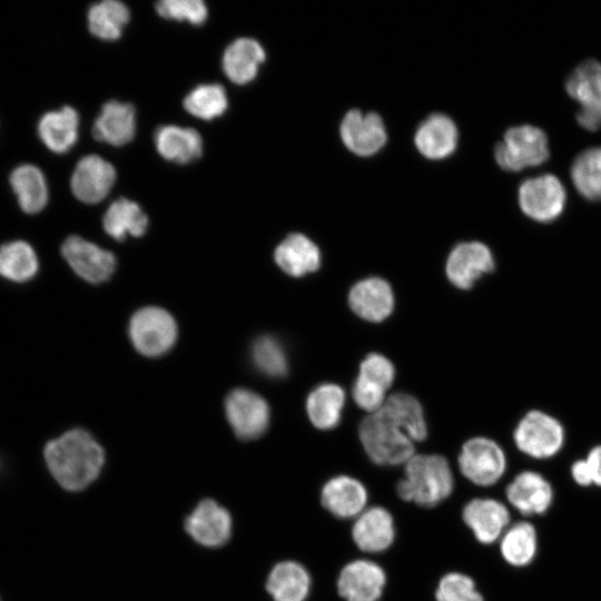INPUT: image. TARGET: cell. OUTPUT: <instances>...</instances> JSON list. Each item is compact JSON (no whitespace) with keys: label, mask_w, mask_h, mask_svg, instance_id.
Segmentation results:
<instances>
[{"label":"cell","mask_w":601,"mask_h":601,"mask_svg":"<svg viewBox=\"0 0 601 601\" xmlns=\"http://www.w3.org/2000/svg\"><path fill=\"white\" fill-rule=\"evenodd\" d=\"M43 455L51 475L68 491L88 486L99 475L105 462L101 446L79 428L48 442Z\"/></svg>","instance_id":"6da1fadb"},{"label":"cell","mask_w":601,"mask_h":601,"mask_svg":"<svg viewBox=\"0 0 601 601\" xmlns=\"http://www.w3.org/2000/svg\"><path fill=\"white\" fill-rule=\"evenodd\" d=\"M397 495L423 508H434L453 492L454 477L447 460L439 454H414L405 464Z\"/></svg>","instance_id":"7a4b0ae2"},{"label":"cell","mask_w":601,"mask_h":601,"mask_svg":"<svg viewBox=\"0 0 601 601\" xmlns=\"http://www.w3.org/2000/svg\"><path fill=\"white\" fill-rule=\"evenodd\" d=\"M359 440L368 457L378 465L405 464L414 453V442L382 408L364 418Z\"/></svg>","instance_id":"3957f363"},{"label":"cell","mask_w":601,"mask_h":601,"mask_svg":"<svg viewBox=\"0 0 601 601\" xmlns=\"http://www.w3.org/2000/svg\"><path fill=\"white\" fill-rule=\"evenodd\" d=\"M497 165L508 171H520L535 167L549 158L548 137L532 125L512 127L494 149Z\"/></svg>","instance_id":"277c9868"},{"label":"cell","mask_w":601,"mask_h":601,"mask_svg":"<svg viewBox=\"0 0 601 601\" xmlns=\"http://www.w3.org/2000/svg\"><path fill=\"white\" fill-rule=\"evenodd\" d=\"M513 440L525 455L544 460L554 456L564 444L562 424L553 416L539 410L529 411L518 423Z\"/></svg>","instance_id":"5b68a950"},{"label":"cell","mask_w":601,"mask_h":601,"mask_svg":"<svg viewBox=\"0 0 601 601\" xmlns=\"http://www.w3.org/2000/svg\"><path fill=\"white\" fill-rule=\"evenodd\" d=\"M461 473L475 485L490 486L503 476L506 459L501 446L487 437L466 441L459 455Z\"/></svg>","instance_id":"8992f818"},{"label":"cell","mask_w":601,"mask_h":601,"mask_svg":"<svg viewBox=\"0 0 601 601\" xmlns=\"http://www.w3.org/2000/svg\"><path fill=\"white\" fill-rule=\"evenodd\" d=\"M129 334L139 353L146 356H159L174 345L177 326L166 311L158 307H145L132 316Z\"/></svg>","instance_id":"52a82bcc"},{"label":"cell","mask_w":601,"mask_h":601,"mask_svg":"<svg viewBox=\"0 0 601 601\" xmlns=\"http://www.w3.org/2000/svg\"><path fill=\"white\" fill-rule=\"evenodd\" d=\"M518 197L521 210L529 218L550 223L562 214L566 194L558 177L544 174L524 180L519 187Z\"/></svg>","instance_id":"ba28073f"},{"label":"cell","mask_w":601,"mask_h":601,"mask_svg":"<svg viewBox=\"0 0 601 601\" xmlns=\"http://www.w3.org/2000/svg\"><path fill=\"white\" fill-rule=\"evenodd\" d=\"M569 96L580 105L577 120L594 131L601 127V63L587 60L579 65L565 81Z\"/></svg>","instance_id":"9c48e42d"},{"label":"cell","mask_w":601,"mask_h":601,"mask_svg":"<svg viewBox=\"0 0 601 601\" xmlns=\"http://www.w3.org/2000/svg\"><path fill=\"white\" fill-rule=\"evenodd\" d=\"M226 415L235 434L243 440L259 437L269 422V407L258 394L243 388L229 393Z\"/></svg>","instance_id":"30bf717a"},{"label":"cell","mask_w":601,"mask_h":601,"mask_svg":"<svg viewBox=\"0 0 601 601\" xmlns=\"http://www.w3.org/2000/svg\"><path fill=\"white\" fill-rule=\"evenodd\" d=\"M386 584V574L377 563L358 559L343 566L337 578V592L345 601H378Z\"/></svg>","instance_id":"8fae6325"},{"label":"cell","mask_w":601,"mask_h":601,"mask_svg":"<svg viewBox=\"0 0 601 601\" xmlns=\"http://www.w3.org/2000/svg\"><path fill=\"white\" fill-rule=\"evenodd\" d=\"M339 134L347 149L362 157L376 154L387 139L382 118L375 112L357 109L349 110L344 116Z\"/></svg>","instance_id":"7c38bea8"},{"label":"cell","mask_w":601,"mask_h":601,"mask_svg":"<svg viewBox=\"0 0 601 601\" xmlns=\"http://www.w3.org/2000/svg\"><path fill=\"white\" fill-rule=\"evenodd\" d=\"M61 254L73 272L90 283L108 279L116 267L110 252L79 236L68 237L61 246Z\"/></svg>","instance_id":"4fadbf2b"},{"label":"cell","mask_w":601,"mask_h":601,"mask_svg":"<svg viewBox=\"0 0 601 601\" xmlns=\"http://www.w3.org/2000/svg\"><path fill=\"white\" fill-rule=\"evenodd\" d=\"M494 269L490 248L481 242H466L455 246L446 262L450 282L461 289L471 288L483 275Z\"/></svg>","instance_id":"5bb4252c"},{"label":"cell","mask_w":601,"mask_h":601,"mask_svg":"<svg viewBox=\"0 0 601 601\" xmlns=\"http://www.w3.org/2000/svg\"><path fill=\"white\" fill-rule=\"evenodd\" d=\"M229 512L211 499L200 501L185 520L187 533L199 544L217 548L231 534Z\"/></svg>","instance_id":"9a60e30c"},{"label":"cell","mask_w":601,"mask_h":601,"mask_svg":"<svg viewBox=\"0 0 601 601\" xmlns=\"http://www.w3.org/2000/svg\"><path fill=\"white\" fill-rule=\"evenodd\" d=\"M115 180L114 166L97 155H89L81 158L75 167L70 187L80 201L96 204L108 195Z\"/></svg>","instance_id":"2e32d148"},{"label":"cell","mask_w":601,"mask_h":601,"mask_svg":"<svg viewBox=\"0 0 601 601\" xmlns=\"http://www.w3.org/2000/svg\"><path fill=\"white\" fill-rule=\"evenodd\" d=\"M464 523L475 539L483 544H492L501 539L510 525V512L499 500L475 497L462 511Z\"/></svg>","instance_id":"e0dca14e"},{"label":"cell","mask_w":601,"mask_h":601,"mask_svg":"<svg viewBox=\"0 0 601 601\" xmlns=\"http://www.w3.org/2000/svg\"><path fill=\"white\" fill-rule=\"evenodd\" d=\"M505 496L509 503L526 516L548 512L553 502V489L540 473L523 471L508 484Z\"/></svg>","instance_id":"ac0fdd59"},{"label":"cell","mask_w":601,"mask_h":601,"mask_svg":"<svg viewBox=\"0 0 601 601\" xmlns=\"http://www.w3.org/2000/svg\"><path fill=\"white\" fill-rule=\"evenodd\" d=\"M352 538L364 552L380 553L387 550L395 539L393 515L383 506L366 508L354 520Z\"/></svg>","instance_id":"d6986e66"},{"label":"cell","mask_w":601,"mask_h":601,"mask_svg":"<svg viewBox=\"0 0 601 601\" xmlns=\"http://www.w3.org/2000/svg\"><path fill=\"white\" fill-rule=\"evenodd\" d=\"M368 493L364 484L348 475L329 479L321 491L322 505L339 519H355L365 509Z\"/></svg>","instance_id":"ffe728a7"},{"label":"cell","mask_w":601,"mask_h":601,"mask_svg":"<svg viewBox=\"0 0 601 601\" xmlns=\"http://www.w3.org/2000/svg\"><path fill=\"white\" fill-rule=\"evenodd\" d=\"M348 303L353 312L363 319L382 322L393 312V290L382 278H365L352 287Z\"/></svg>","instance_id":"44dd1931"},{"label":"cell","mask_w":601,"mask_h":601,"mask_svg":"<svg viewBox=\"0 0 601 601\" xmlns=\"http://www.w3.org/2000/svg\"><path fill=\"white\" fill-rule=\"evenodd\" d=\"M414 140L417 150L424 157L437 160L446 158L455 150L459 131L450 117L433 114L417 128Z\"/></svg>","instance_id":"7402d4cb"},{"label":"cell","mask_w":601,"mask_h":601,"mask_svg":"<svg viewBox=\"0 0 601 601\" xmlns=\"http://www.w3.org/2000/svg\"><path fill=\"white\" fill-rule=\"evenodd\" d=\"M136 132L135 108L130 104L106 102L92 127L95 139L112 146L130 142Z\"/></svg>","instance_id":"603a6c76"},{"label":"cell","mask_w":601,"mask_h":601,"mask_svg":"<svg viewBox=\"0 0 601 601\" xmlns=\"http://www.w3.org/2000/svg\"><path fill=\"white\" fill-rule=\"evenodd\" d=\"M277 265L288 275L299 277L317 270L321 253L316 244L303 234L288 235L275 249Z\"/></svg>","instance_id":"cb8c5ba5"},{"label":"cell","mask_w":601,"mask_h":601,"mask_svg":"<svg viewBox=\"0 0 601 601\" xmlns=\"http://www.w3.org/2000/svg\"><path fill=\"white\" fill-rule=\"evenodd\" d=\"M79 116L70 106L46 112L39 120L38 135L51 151H69L78 139Z\"/></svg>","instance_id":"d4e9b609"},{"label":"cell","mask_w":601,"mask_h":601,"mask_svg":"<svg viewBox=\"0 0 601 601\" xmlns=\"http://www.w3.org/2000/svg\"><path fill=\"white\" fill-rule=\"evenodd\" d=\"M311 587L308 571L296 561L277 563L266 581V589L274 601H306Z\"/></svg>","instance_id":"484cf974"},{"label":"cell","mask_w":601,"mask_h":601,"mask_svg":"<svg viewBox=\"0 0 601 601\" xmlns=\"http://www.w3.org/2000/svg\"><path fill=\"white\" fill-rule=\"evenodd\" d=\"M265 60L263 47L252 38L233 41L223 56V69L230 81L245 85L256 77Z\"/></svg>","instance_id":"4316f807"},{"label":"cell","mask_w":601,"mask_h":601,"mask_svg":"<svg viewBox=\"0 0 601 601\" xmlns=\"http://www.w3.org/2000/svg\"><path fill=\"white\" fill-rule=\"evenodd\" d=\"M155 142L158 152L167 160L188 164L201 156L203 140L198 131L175 125L157 129Z\"/></svg>","instance_id":"83f0119b"},{"label":"cell","mask_w":601,"mask_h":601,"mask_svg":"<svg viewBox=\"0 0 601 601\" xmlns=\"http://www.w3.org/2000/svg\"><path fill=\"white\" fill-rule=\"evenodd\" d=\"M9 181L19 207L26 214H37L46 207L49 191L40 168L31 164L20 165L12 170Z\"/></svg>","instance_id":"f1b7e54d"},{"label":"cell","mask_w":601,"mask_h":601,"mask_svg":"<svg viewBox=\"0 0 601 601\" xmlns=\"http://www.w3.org/2000/svg\"><path fill=\"white\" fill-rule=\"evenodd\" d=\"M500 552L512 566L529 565L538 553V534L533 524L520 521L509 525L500 539Z\"/></svg>","instance_id":"f546056e"},{"label":"cell","mask_w":601,"mask_h":601,"mask_svg":"<svg viewBox=\"0 0 601 601\" xmlns=\"http://www.w3.org/2000/svg\"><path fill=\"white\" fill-rule=\"evenodd\" d=\"M102 225L109 236L116 240H124L127 235L134 237L144 235L148 219L137 203L119 198L108 207Z\"/></svg>","instance_id":"4dcf8cb0"},{"label":"cell","mask_w":601,"mask_h":601,"mask_svg":"<svg viewBox=\"0 0 601 601\" xmlns=\"http://www.w3.org/2000/svg\"><path fill=\"white\" fill-rule=\"evenodd\" d=\"M345 402L343 388L336 384L326 383L317 386L307 398V414L313 425L321 430L337 426L341 421Z\"/></svg>","instance_id":"1f68e13d"},{"label":"cell","mask_w":601,"mask_h":601,"mask_svg":"<svg viewBox=\"0 0 601 601\" xmlns=\"http://www.w3.org/2000/svg\"><path fill=\"white\" fill-rule=\"evenodd\" d=\"M39 262L32 246L24 240H12L0 246V276L16 283L30 280L38 272Z\"/></svg>","instance_id":"d6a6232c"},{"label":"cell","mask_w":601,"mask_h":601,"mask_svg":"<svg viewBox=\"0 0 601 601\" xmlns=\"http://www.w3.org/2000/svg\"><path fill=\"white\" fill-rule=\"evenodd\" d=\"M411 437L413 442L426 439L427 427L420 402L412 395L396 393L385 400L381 407Z\"/></svg>","instance_id":"836d02e7"},{"label":"cell","mask_w":601,"mask_h":601,"mask_svg":"<svg viewBox=\"0 0 601 601\" xmlns=\"http://www.w3.org/2000/svg\"><path fill=\"white\" fill-rule=\"evenodd\" d=\"M130 18L129 9L120 1L104 0L88 11L89 31L102 40H116Z\"/></svg>","instance_id":"e575fe53"},{"label":"cell","mask_w":601,"mask_h":601,"mask_svg":"<svg viewBox=\"0 0 601 601\" xmlns=\"http://www.w3.org/2000/svg\"><path fill=\"white\" fill-rule=\"evenodd\" d=\"M571 179L581 196L601 200V147L583 150L571 166Z\"/></svg>","instance_id":"d590c367"},{"label":"cell","mask_w":601,"mask_h":601,"mask_svg":"<svg viewBox=\"0 0 601 601\" xmlns=\"http://www.w3.org/2000/svg\"><path fill=\"white\" fill-rule=\"evenodd\" d=\"M227 105L226 91L217 83L198 86L184 99L185 109L204 120L219 117L226 111Z\"/></svg>","instance_id":"8d00e7d4"},{"label":"cell","mask_w":601,"mask_h":601,"mask_svg":"<svg viewBox=\"0 0 601 601\" xmlns=\"http://www.w3.org/2000/svg\"><path fill=\"white\" fill-rule=\"evenodd\" d=\"M256 367L272 377H280L287 373V358L280 343L272 336L256 339L252 352Z\"/></svg>","instance_id":"74e56055"},{"label":"cell","mask_w":601,"mask_h":601,"mask_svg":"<svg viewBox=\"0 0 601 601\" xmlns=\"http://www.w3.org/2000/svg\"><path fill=\"white\" fill-rule=\"evenodd\" d=\"M436 601H484L474 580L461 572L443 575L435 591Z\"/></svg>","instance_id":"f35d334b"},{"label":"cell","mask_w":601,"mask_h":601,"mask_svg":"<svg viewBox=\"0 0 601 601\" xmlns=\"http://www.w3.org/2000/svg\"><path fill=\"white\" fill-rule=\"evenodd\" d=\"M156 10L165 19L188 21L196 26L203 24L208 16L201 0H161L156 3Z\"/></svg>","instance_id":"ab89813d"},{"label":"cell","mask_w":601,"mask_h":601,"mask_svg":"<svg viewBox=\"0 0 601 601\" xmlns=\"http://www.w3.org/2000/svg\"><path fill=\"white\" fill-rule=\"evenodd\" d=\"M359 378L386 391L395 377V368L385 356L370 354L359 365Z\"/></svg>","instance_id":"60d3db41"},{"label":"cell","mask_w":601,"mask_h":601,"mask_svg":"<svg viewBox=\"0 0 601 601\" xmlns=\"http://www.w3.org/2000/svg\"><path fill=\"white\" fill-rule=\"evenodd\" d=\"M386 391L357 377L353 385V397L356 404L365 411L374 413L385 402Z\"/></svg>","instance_id":"b9f144b4"},{"label":"cell","mask_w":601,"mask_h":601,"mask_svg":"<svg viewBox=\"0 0 601 601\" xmlns=\"http://www.w3.org/2000/svg\"><path fill=\"white\" fill-rule=\"evenodd\" d=\"M571 476L580 486L593 485L591 472L585 459L577 460L572 463Z\"/></svg>","instance_id":"7bdbcfd3"},{"label":"cell","mask_w":601,"mask_h":601,"mask_svg":"<svg viewBox=\"0 0 601 601\" xmlns=\"http://www.w3.org/2000/svg\"><path fill=\"white\" fill-rule=\"evenodd\" d=\"M585 461L591 472L593 485L601 487V445L591 449Z\"/></svg>","instance_id":"ee69618b"}]
</instances>
